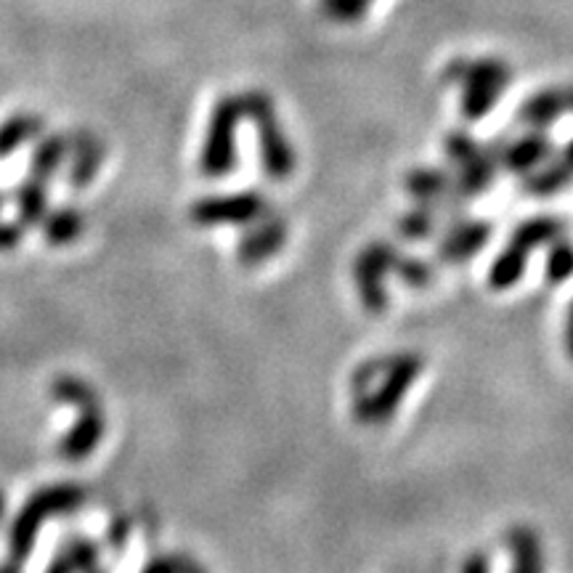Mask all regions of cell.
I'll list each match as a JSON object with an SVG mask.
<instances>
[{
	"instance_id": "cell-10",
	"label": "cell",
	"mask_w": 573,
	"mask_h": 573,
	"mask_svg": "<svg viewBox=\"0 0 573 573\" xmlns=\"http://www.w3.org/2000/svg\"><path fill=\"white\" fill-rule=\"evenodd\" d=\"M372 0H322L324 16L337 24H356L367 16Z\"/></svg>"
},
{
	"instance_id": "cell-1",
	"label": "cell",
	"mask_w": 573,
	"mask_h": 573,
	"mask_svg": "<svg viewBox=\"0 0 573 573\" xmlns=\"http://www.w3.org/2000/svg\"><path fill=\"white\" fill-rule=\"evenodd\" d=\"M443 78L460 88L464 117L481 120L505 93L513 80V69L502 59H454L446 64Z\"/></svg>"
},
{
	"instance_id": "cell-6",
	"label": "cell",
	"mask_w": 573,
	"mask_h": 573,
	"mask_svg": "<svg viewBox=\"0 0 573 573\" xmlns=\"http://www.w3.org/2000/svg\"><path fill=\"white\" fill-rule=\"evenodd\" d=\"M565 112H569V91H539L520 106L518 117L531 127H544Z\"/></svg>"
},
{
	"instance_id": "cell-3",
	"label": "cell",
	"mask_w": 573,
	"mask_h": 573,
	"mask_svg": "<svg viewBox=\"0 0 573 573\" xmlns=\"http://www.w3.org/2000/svg\"><path fill=\"white\" fill-rule=\"evenodd\" d=\"M241 99H245V117L255 120V127H258L260 159H263L266 173L277 178V181H284L292 173V168H295V155H292V146L286 142L282 123H279L277 112H273L271 99L263 91L241 93Z\"/></svg>"
},
{
	"instance_id": "cell-5",
	"label": "cell",
	"mask_w": 573,
	"mask_h": 573,
	"mask_svg": "<svg viewBox=\"0 0 573 573\" xmlns=\"http://www.w3.org/2000/svg\"><path fill=\"white\" fill-rule=\"evenodd\" d=\"M260 210H263V200L252 194L213 196L194 207V218L200 223H245L255 218Z\"/></svg>"
},
{
	"instance_id": "cell-11",
	"label": "cell",
	"mask_w": 573,
	"mask_h": 573,
	"mask_svg": "<svg viewBox=\"0 0 573 573\" xmlns=\"http://www.w3.org/2000/svg\"><path fill=\"white\" fill-rule=\"evenodd\" d=\"M571 273H573V247L558 245L550 258V279L552 282H563V279H569Z\"/></svg>"
},
{
	"instance_id": "cell-13",
	"label": "cell",
	"mask_w": 573,
	"mask_h": 573,
	"mask_svg": "<svg viewBox=\"0 0 573 573\" xmlns=\"http://www.w3.org/2000/svg\"><path fill=\"white\" fill-rule=\"evenodd\" d=\"M196 565L189 560H155L146 565L144 573H194Z\"/></svg>"
},
{
	"instance_id": "cell-8",
	"label": "cell",
	"mask_w": 573,
	"mask_h": 573,
	"mask_svg": "<svg viewBox=\"0 0 573 573\" xmlns=\"http://www.w3.org/2000/svg\"><path fill=\"white\" fill-rule=\"evenodd\" d=\"M509 544H513V555H515L513 573L544 571V560H541V544L537 533L528 531V528H513V533H509Z\"/></svg>"
},
{
	"instance_id": "cell-17",
	"label": "cell",
	"mask_w": 573,
	"mask_h": 573,
	"mask_svg": "<svg viewBox=\"0 0 573 573\" xmlns=\"http://www.w3.org/2000/svg\"><path fill=\"white\" fill-rule=\"evenodd\" d=\"M569 110L573 112V91H569Z\"/></svg>"
},
{
	"instance_id": "cell-2",
	"label": "cell",
	"mask_w": 573,
	"mask_h": 573,
	"mask_svg": "<svg viewBox=\"0 0 573 573\" xmlns=\"http://www.w3.org/2000/svg\"><path fill=\"white\" fill-rule=\"evenodd\" d=\"M245 120V99L241 96H223L210 112V123L202 144V173L226 176L237 162V125Z\"/></svg>"
},
{
	"instance_id": "cell-4",
	"label": "cell",
	"mask_w": 573,
	"mask_h": 573,
	"mask_svg": "<svg viewBox=\"0 0 573 573\" xmlns=\"http://www.w3.org/2000/svg\"><path fill=\"white\" fill-rule=\"evenodd\" d=\"M387 361H391L387 367L374 364V374L382 382L380 391L353 398L356 417L364 419V423H380V419L391 417L398 406L396 401L404 396L406 387L412 385V380L419 372V361L412 359V356H396V359Z\"/></svg>"
},
{
	"instance_id": "cell-16",
	"label": "cell",
	"mask_w": 573,
	"mask_h": 573,
	"mask_svg": "<svg viewBox=\"0 0 573 573\" xmlns=\"http://www.w3.org/2000/svg\"><path fill=\"white\" fill-rule=\"evenodd\" d=\"M565 162H569L573 168V142L569 144V149H565Z\"/></svg>"
},
{
	"instance_id": "cell-12",
	"label": "cell",
	"mask_w": 573,
	"mask_h": 573,
	"mask_svg": "<svg viewBox=\"0 0 573 573\" xmlns=\"http://www.w3.org/2000/svg\"><path fill=\"white\" fill-rule=\"evenodd\" d=\"M32 133H35V123H32V120H14L11 125H5L3 133H0V144L5 146L3 151H9L14 144L30 138Z\"/></svg>"
},
{
	"instance_id": "cell-7",
	"label": "cell",
	"mask_w": 573,
	"mask_h": 573,
	"mask_svg": "<svg viewBox=\"0 0 573 573\" xmlns=\"http://www.w3.org/2000/svg\"><path fill=\"white\" fill-rule=\"evenodd\" d=\"M550 155V142H547L541 133H528V136L518 138L515 144H509L505 149V162L518 173H528L531 168H537L539 162H544Z\"/></svg>"
},
{
	"instance_id": "cell-9",
	"label": "cell",
	"mask_w": 573,
	"mask_h": 573,
	"mask_svg": "<svg viewBox=\"0 0 573 573\" xmlns=\"http://www.w3.org/2000/svg\"><path fill=\"white\" fill-rule=\"evenodd\" d=\"M284 241V226L282 223H269V226L260 228L258 234H255L252 239H247L245 245H241V260H247V263H258V260H263L266 255L277 250L279 245Z\"/></svg>"
},
{
	"instance_id": "cell-15",
	"label": "cell",
	"mask_w": 573,
	"mask_h": 573,
	"mask_svg": "<svg viewBox=\"0 0 573 573\" xmlns=\"http://www.w3.org/2000/svg\"><path fill=\"white\" fill-rule=\"evenodd\" d=\"M565 342H569V353L573 356V303H571V314H569V333H565Z\"/></svg>"
},
{
	"instance_id": "cell-14",
	"label": "cell",
	"mask_w": 573,
	"mask_h": 573,
	"mask_svg": "<svg viewBox=\"0 0 573 573\" xmlns=\"http://www.w3.org/2000/svg\"><path fill=\"white\" fill-rule=\"evenodd\" d=\"M462 573H488L486 560H483L481 555H473L470 560H464V569H462Z\"/></svg>"
}]
</instances>
